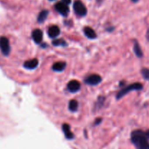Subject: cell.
Instances as JSON below:
<instances>
[{
	"mask_svg": "<svg viewBox=\"0 0 149 149\" xmlns=\"http://www.w3.org/2000/svg\"><path fill=\"white\" fill-rule=\"evenodd\" d=\"M131 141L137 149H149V143L145 133L137 130L131 132Z\"/></svg>",
	"mask_w": 149,
	"mask_h": 149,
	"instance_id": "cell-1",
	"label": "cell"
},
{
	"mask_svg": "<svg viewBox=\"0 0 149 149\" xmlns=\"http://www.w3.org/2000/svg\"><path fill=\"white\" fill-rule=\"evenodd\" d=\"M143 89V84H140V83H134V84H131L130 85L127 86L125 88H124L123 90H121L119 93L117 94V99H121V97H124L125 95H127V93H129L131 90H140Z\"/></svg>",
	"mask_w": 149,
	"mask_h": 149,
	"instance_id": "cell-2",
	"label": "cell"
},
{
	"mask_svg": "<svg viewBox=\"0 0 149 149\" xmlns=\"http://www.w3.org/2000/svg\"><path fill=\"white\" fill-rule=\"evenodd\" d=\"M73 8H74V13H76V15L80 16V17L85 16L87 13V9H86V6L80 0H77L74 1V4H73Z\"/></svg>",
	"mask_w": 149,
	"mask_h": 149,
	"instance_id": "cell-3",
	"label": "cell"
},
{
	"mask_svg": "<svg viewBox=\"0 0 149 149\" xmlns=\"http://www.w3.org/2000/svg\"><path fill=\"white\" fill-rule=\"evenodd\" d=\"M0 49L4 55H8L10 52V46L8 39L5 36L0 37Z\"/></svg>",
	"mask_w": 149,
	"mask_h": 149,
	"instance_id": "cell-4",
	"label": "cell"
},
{
	"mask_svg": "<svg viewBox=\"0 0 149 149\" xmlns=\"http://www.w3.org/2000/svg\"><path fill=\"white\" fill-rule=\"evenodd\" d=\"M55 9L58 13H59L63 16H67L70 12V9H69L67 4L62 2V1L57 2L55 4Z\"/></svg>",
	"mask_w": 149,
	"mask_h": 149,
	"instance_id": "cell-5",
	"label": "cell"
},
{
	"mask_svg": "<svg viewBox=\"0 0 149 149\" xmlns=\"http://www.w3.org/2000/svg\"><path fill=\"white\" fill-rule=\"evenodd\" d=\"M102 81V78L98 74H91L85 79V82L89 85H96Z\"/></svg>",
	"mask_w": 149,
	"mask_h": 149,
	"instance_id": "cell-6",
	"label": "cell"
},
{
	"mask_svg": "<svg viewBox=\"0 0 149 149\" xmlns=\"http://www.w3.org/2000/svg\"><path fill=\"white\" fill-rule=\"evenodd\" d=\"M32 39H33L34 42L37 44H39L42 40V37H43V33L40 29H34L32 31Z\"/></svg>",
	"mask_w": 149,
	"mask_h": 149,
	"instance_id": "cell-7",
	"label": "cell"
},
{
	"mask_svg": "<svg viewBox=\"0 0 149 149\" xmlns=\"http://www.w3.org/2000/svg\"><path fill=\"white\" fill-rule=\"evenodd\" d=\"M67 88L71 93H76L80 89V84L77 80H71L67 84Z\"/></svg>",
	"mask_w": 149,
	"mask_h": 149,
	"instance_id": "cell-8",
	"label": "cell"
},
{
	"mask_svg": "<svg viewBox=\"0 0 149 149\" xmlns=\"http://www.w3.org/2000/svg\"><path fill=\"white\" fill-rule=\"evenodd\" d=\"M38 60L37 58H33V59L29 60V61H26L23 64V66L25 67L27 69H34L35 68H37L38 65Z\"/></svg>",
	"mask_w": 149,
	"mask_h": 149,
	"instance_id": "cell-9",
	"label": "cell"
},
{
	"mask_svg": "<svg viewBox=\"0 0 149 149\" xmlns=\"http://www.w3.org/2000/svg\"><path fill=\"white\" fill-rule=\"evenodd\" d=\"M62 130L64 132V135H65L66 138L69 140H71L74 138V135L72 132L71 130H70V125H67V124H64L62 125Z\"/></svg>",
	"mask_w": 149,
	"mask_h": 149,
	"instance_id": "cell-10",
	"label": "cell"
},
{
	"mask_svg": "<svg viewBox=\"0 0 149 149\" xmlns=\"http://www.w3.org/2000/svg\"><path fill=\"white\" fill-rule=\"evenodd\" d=\"M48 35L51 38H56L59 35L60 29L57 26H52L48 29Z\"/></svg>",
	"mask_w": 149,
	"mask_h": 149,
	"instance_id": "cell-11",
	"label": "cell"
},
{
	"mask_svg": "<svg viewBox=\"0 0 149 149\" xmlns=\"http://www.w3.org/2000/svg\"><path fill=\"white\" fill-rule=\"evenodd\" d=\"M83 31H84V34L86 35V36H87L89 39H93L96 37V34L95 33L94 30L93 29H91V27L86 26L83 29Z\"/></svg>",
	"mask_w": 149,
	"mask_h": 149,
	"instance_id": "cell-12",
	"label": "cell"
},
{
	"mask_svg": "<svg viewBox=\"0 0 149 149\" xmlns=\"http://www.w3.org/2000/svg\"><path fill=\"white\" fill-rule=\"evenodd\" d=\"M66 68V63L64 62H56L53 65L52 68L54 71L61 72L63 71Z\"/></svg>",
	"mask_w": 149,
	"mask_h": 149,
	"instance_id": "cell-13",
	"label": "cell"
},
{
	"mask_svg": "<svg viewBox=\"0 0 149 149\" xmlns=\"http://www.w3.org/2000/svg\"><path fill=\"white\" fill-rule=\"evenodd\" d=\"M48 11L46 10H44L42 11H41L40 13H39L38 15V17H37V21L38 23H42L45 20V19L47 18L48 15Z\"/></svg>",
	"mask_w": 149,
	"mask_h": 149,
	"instance_id": "cell-14",
	"label": "cell"
},
{
	"mask_svg": "<svg viewBox=\"0 0 149 149\" xmlns=\"http://www.w3.org/2000/svg\"><path fill=\"white\" fill-rule=\"evenodd\" d=\"M134 52L135 53V55H137L138 58H142L143 55V51H142L141 47H140V45L138 44V42L137 41H134Z\"/></svg>",
	"mask_w": 149,
	"mask_h": 149,
	"instance_id": "cell-15",
	"label": "cell"
},
{
	"mask_svg": "<svg viewBox=\"0 0 149 149\" xmlns=\"http://www.w3.org/2000/svg\"><path fill=\"white\" fill-rule=\"evenodd\" d=\"M77 108H78V103H77V100H70V103H69V109H70L71 111L74 112L77 111Z\"/></svg>",
	"mask_w": 149,
	"mask_h": 149,
	"instance_id": "cell-16",
	"label": "cell"
},
{
	"mask_svg": "<svg viewBox=\"0 0 149 149\" xmlns=\"http://www.w3.org/2000/svg\"><path fill=\"white\" fill-rule=\"evenodd\" d=\"M53 45L54 46H66L67 43L63 39H55L53 41Z\"/></svg>",
	"mask_w": 149,
	"mask_h": 149,
	"instance_id": "cell-17",
	"label": "cell"
},
{
	"mask_svg": "<svg viewBox=\"0 0 149 149\" xmlns=\"http://www.w3.org/2000/svg\"><path fill=\"white\" fill-rule=\"evenodd\" d=\"M142 75L145 79H149V69L148 68H143L141 71Z\"/></svg>",
	"mask_w": 149,
	"mask_h": 149,
	"instance_id": "cell-18",
	"label": "cell"
},
{
	"mask_svg": "<svg viewBox=\"0 0 149 149\" xmlns=\"http://www.w3.org/2000/svg\"><path fill=\"white\" fill-rule=\"evenodd\" d=\"M62 2L65 3V4H69L71 3V0H62Z\"/></svg>",
	"mask_w": 149,
	"mask_h": 149,
	"instance_id": "cell-19",
	"label": "cell"
},
{
	"mask_svg": "<svg viewBox=\"0 0 149 149\" xmlns=\"http://www.w3.org/2000/svg\"><path fill=\"white\" fill-rule=\"evenodd\" d=\"M145 135H146V137H147L148 140H149V130H148L147 132H145Z\"/></svg>",
	"mask_w": 149,
	"mask_h": 149,
	"instance_id": "cell-20",
	"label": "cell"
},
{
	"mask_svg": "<svg viewBox=\"0 0 149 149\" xmlns=\"http://www.w3.org/2000/svg\"><path fill=\"white\" fill-rule=\"evenodd\" d=\"M131 1H134V2H136V1H138V0H131Z\"/></svg>",
	"mask_w": 149,
	"mask_h": 149,
	"instance_id": "cell-21",
	"label": "cell"
},
{
	"mask_svg": "<svg viewBox=\"0 0 149 149\" xmlns=\"http://www.w3.org/2000/svg\"><path fill=\"white\" fill-rule=\"evenodd\" d=\"M50 1H53V0H50Z\"/></svg>",
	"mask_w": 149,
	"mask_h": 149,
	"instance_id": "cell-22",
	"label": "cell"
}]
</instances>
